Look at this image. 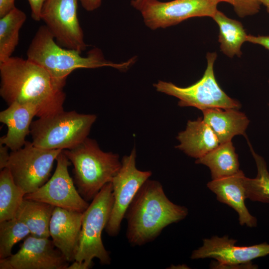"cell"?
Masks as SVG:
<instances>
[{
    "label": "cell",
    "instance_id": "603a6c76",
    "mask_svg": "<svg viewBox=\"0 0 269 269\" xmlns=\"http://www.w3.org/2000/svg\"><path fill=\"white\" fill-rule=\"evenodd\" d=\"M26 19V14L16 7L0 17V63L11 57Z\"/></svg>",
    "mask_w": 269,
    "mask_h": 269
},
{
    "label": "cell",
    "instance_id": "5b68a950",
    "mask_svg": "<svg viewBox=\"0 0 269 269\" xmlns=\"http://www.w3.org/2000/svg\"><path fill=\"white\" fill-rule=\"evenodd\" d=\"M97 117L63 110L32 121L30 134L32 143L47 149L73 148L87 137Z\"/></svg>",
    "mask_w": 269,
    "mask_h": 269
},
{
    "label": "cell",
    "instance_id": "3957f363",
    "mask_svg": "<svg viewBox=\"0 0 269 269\" xmlns=\"http://www.w3.org/2000/svg\"><path fill=\"white\" fill-rule=\"evenodd\" d=\"M26 55L27 59L43 68L63 87L67 77L76 69L111 67L125 71L134 62V58L120 63L109 61L98 48L89 51L86 56H82L81 53L77 50L59 45L45 25L38 28Z\"/></svg>",
    "mask_w": 269,
    "mask_h": 269
},
{
    "label": "cell",
    "instance_id": "836d02e7",
    "mask_svg": "<svg viewBox=\"0 0 269 269\" xmlns=\"http://www.w3.org/2000/svg\"><path fill=\"white\" fill-rule=\"evenodd\" d=\"M144 0H132L131 5L137 10H139Z\"/></svg>",
    "mask_w": 269,
    "mask_h": 269
},
{
    "label": "cell",
    "instance_id": "ba28073f",
    "mask_svg": "<svg viewBox=\"0 0 269 269\" xmlns=\"http://www.w3.org/2000/svg\"><path fill=\"white\" fill-rule=\"evenodd\" d=\"M62 151L40 148L26 141L22 147L10 152L6 167L24 193H31L49 180L53 163Z\"/></svg>",
    "mask_w": 269,
    "mask_h": 269
},
{
    "label": "cell",
    "instance_id": "ac0fdd59",
    "mask_svg": "<svg viewBox=\"0 0 269 269\" xmlns=\"http://www.w3.org/2000/svg\"><path fill=\"white\" fill-rule=\"evenodd\" d=\"M177 139L180 144L176 147L196 159L220 144L216 134L201 117L188 121L185 130L178 134Z\"/></svg>",
    "mask_w": 269,
    "mask_h": 269
},
{
    "label": "cell",
    "instance_id": "8fae6325",
    "mask_svg": "<svg viewBox=\"0 0 269 269\" xmlns=\"http://www.w3.org/2000/svg\"><path fill=\"white\" fill-rule=\"evenodd\" d=\"M79 0H46L41 20L61 46L81 53L87 45L77 14Z\"/></svg>",
    "mask_w": 269,
    "mask_h": 269
},
{
    "label": "cell",
    "instance_id": "6da1fadb",
    "mask_svg": "<svg viewBox=\"0 0 269 269\" xmlns=\"http://www.w3.org/2000/svg\"><path fill=\"white\" fill-rule=\"evenodd\" d=\"M0 95L8 105L18 103L33 106L38 118L64 110V87L28 59L11 56L0 63Z\"/></svg>",
    "mask_w": 269,
    "mask_h": 269
},
{
    "label": "cell",
    "instance_id": "30bf717a",
    "mask_svg": "<svg viewBox=\"0 0 269 269\" xmlns=\"http://www.w3.org/2000/svg\"><path fill=\"white\" fill-rule=\"evenodd\" d=\"M136 155L134 148L129 155L123 157L121 167L111 182L114 204L105 229L111 237L119 234L130 204L139 188L151 175L150 171H141L136 168Z\"/></svg>",
    "mask_w": 269,
    "mask_h": 269
},
{
    "label": "cell",
    "instance_id": "7a4b0ae2",
    "mask_svg": "<svg viewBox=\"0 0 269 269\" xmlns=\"http://www.w3.org/2000/svg\"><path fill=\"white\" fill-rule=\"evenodd\" d=\"M188 213L186 207L167 198L159 181L148 179L126 212L127 239L133 246L143 245L155 240L168 225L184 219Z\"/></svg>",
    "mask_w": 269,
    "mask_h": 269
},
{
    "label": "cell",
    "instance_id": "7c38bea8",
    "mask_svg": "<svg viewBox=\"0 0 269 269\" xmlns=\"http://www.w3.org/2000/svg\"><path fill=\"white\" fill-rule=\"evenodd\" d=\"M55 171L50 179L36 191L26 194L24 199L47 203L54 207L84 212L89 206L78 192L68 172L71 163L63 150L58 155Z\"/></svg>",
    "mask_w": 269,
    "mask_h": 269
},
{
    "label": "cell",
    "instance_id": "ffe728a7",
    "mask_svg": "<svg viewBox=\"0 0 269 269\" xmlns=\"http://www.w3.org/2000/svg\"><path fill=\"white\" fill-rule=\"evenodd\" d=\"M55 207L45 202L24 199L15 217L28 228L31 235L49 238V223Z\"/></svg>",
    "mask_w": 269,
    "mask_h": 269
},
{
    "label": "cell",
    "instance_id": "cb8c5ba5",
    "mask_svg": "<svg viewBox=\"0 0 269 269\" xmlns=\"http://www.w3.org/2000/svg\"><path fill=\"white\" fill-rule=\"evenodd\" d=\"M25 195L14 181L9 169L0 172V222L15 217Z\"/></svg>",
    "mask_w": 269,
    "mask_h": 269
},
{
    "label": "cell",
    "instance_id": "8992f818",
    "mask_svg": "<svg viewBox=\"0 0 269 269\" xmlns=\"http://www.w3.org/2000/svg\"><path fill=\"white\" fill-rule=\"evenodd\" d=\"M114 204L112 182L105 185L83 212L82 227L75 261L83 262L87 269L94 258L102 265H109L111 259L105 248L102 234L109 221Z\"/></svg>",
    "mask_w": 269,
    "mask_h": 269
},
{
    "label": "cell",
    "instance_id": "277c9868",
    "mask_svg": "<svg viewBox=\"0 0 269 269\" xmlns=\"http://www.w3.org/2000/svg\"><path fill=\"white\" fill-rule=\"evenodd\" d=\"M63 151L73 166L76 187L87 201H92L105 185L112 182L122 165L118 154L103 151L95 140L88 137Z\"/></svg>",
    "mask_w": 269,
    "mask_h": 269
},
{
    "label": "cell",
    "instance_id": "83f0119b",
    "mask_svg": "<svg viewBox=\"0 0 269 269\" xmlns=\"http://www.w3.org/2000/svg\"><path fill=\"white\" fill-rule=\"evenodd\" d=\"M31 10V17L35 21L41 20V12L46 0H27Z\"/></svg>",
    "mask_w": 269,
    "mask_h": 269
},
{
    "label": "cell",
    "instance_id": "484cf974",
    "mask_svg": "<svg viewBox=\"0 0 269 269\" xmlns=\"http://www.w3.org/2000/svg\"><path fill=\"white\" fill-rule=\"evenodd\" d=\"M30 234L27 226L16 217L0 222V259L10 256L14 245Z\"/></svg>",
    "mask_w": 269,
    "mask_h": 269
},
{
    "label": "cell",
    "instance_id": "4316f807",
    "mask_svg": "<svg viewBox=\"0 0 269 269\" xmlns=\"http://www.w3.org/2000/svg\"><path fill=\"white\" fill-rule=\"evenodd\" d=\"M231 4L237 15L241 18L257 14L262 4L260 0H218Z\"/></svg>",
    "mask_w": 269,
    "mask_h": 269
},
{
    "label": "cell",
    "instance_id": "4fadbf2b",
    "mask_svg": "<svg viewBox=\"0 0 269 269\" xmlns=\"http://www.w3.org/2000/svg\"><path fill=\"white\" fill-rule=\"evenodd\" d=\"M69 263L52 240L29 235L17 253L0 259V269H67Z\"/></svg>",
    "mask_w": 269,
    "mask_h": 269
},
{
    "label": "cell",
    "instance_id": "f1b7e54d",
    "mask_svg": "<svg viewBox=\"0 0 269 269\" xmlns=\"http://www.w3.org/2000/svg\"><path fill=\"white\" fill-rule=\"evenodd\" d=\"M247 41L261 45L269 51V35H248Z\"/></svg>",
    "mask_w": 269,
    "mask_h": 269
},
{
    "label": "cell",
    "instance_id": "4dcf8cb0",
    "mask_svg": "<svg viewBox=\"0 0 269 269\" xmlns=\"http://www.w3.org/2000/svg\"><path fill=\"white\" fill-rule=\"evenodd\" d=\"M102 0H79L83 7L87 11H93L101 5Z\"/></svg>",
    "mask_w": 269,
    "mask_h": 269
},
{
    "label": "cell",
    "instance_id": "2e32d148",
    "mask_svg": "<svg viewBox=\"0 0 269 269\" xmlns=\"http://www.w3.org/2000/svg\"><path fill=\"white\" fill-rule=\"evenodd\" d=\"M247 178L240 170L231 176L212 180L207 186L216 195L219 201L229 205L237 212L240 225L252 228L257 226V222L245 205Z\"/></svg>",
    "mask_w": 269,
    "mask_h": 269
},
{
    "label": "cell",
    "instance_id": "5bb4252c",
    "mask_svg": "<svg viewBox=\"0 0 269 269\" xmlns=\"http://www.w3.org/2000/svg\"><path fill=\"white\" fill-rule=\"evenodd\" d=\"M237 240L225 236L203 240V245L193 251L192 260L212 258L217 261L213 267H251V261L269 254V244L263 243L251 246H238Z\"/></svg>",
    "mask_w": 269,
    "mask_h": 269
},
{
    "label": "cell",
    "instance_id": "e575fe53",
    "mask_svg": "<svg viewBox=\"0 0 269 269\" xmlns=\"http://www.w3.org/2000/svg\"><path fill=\"white\" fill-rule=\"evenodd\" d=\"M262 4L266 7L267 11L269 14V0H260Z\"/></svg>",
    "mask_w": 269,
    "mask_h": 269
},
{
    "label": "cell",
    "instance_id": "1f68e13d",
    "mask_svg": "<svg viewBox=\"0 0 269 269\" xmlns=\"http://www.w3.org/2000/svg\"><path fill=\"white\" fill-rule=\"evenodd\" d=\"M15 0H0V17L5 15L15 6Z\"/></svg>",
    "mask_w": 269,
    "mask_h": 269
},
{
    "label": "cell",
    "instance_id": "d4e9b609",
    "mask_svg": "<svg viewBox=\"0 0 269 269\" xmlns=\"http://www.w3.org/2000/svg\"><path fill=\"white\" fill-rule=\"evenodd\" d=\"M247 141L257 168L256 177H247L246 179L247 198L254 201L269 203V172L267 163L264 158L254 151L248 139Z\"/></svg>",
    "mask_w": 269,
    "mask_h": 269
},
{
    "label": "cell",
    "instance_id": "d6a6232c",
    "mask_svg": "<svg viewBox=\"0 0 269 269\" xmlns=\"http://www.w3.org/2000/svg\"><path fill=\"white\" fill-rule=\"evenodd\" d=\"M67 269H87V268L83 262L74 261L68 266Z\"/></svg>",
    "mask_w": 269,
    "mask_h": 269
},
{
    "label": "cell",
    "instance_id": "e0dca14e",
    "mask_svg": "<svg viewBox=\"0 0 269 269\" xmlns=\"http://www.w3.org/2000/svg\"><path fill=\"white\" fill-rule=\"evenodd\" d=\"M36 108L29 104L13 103L0 113V122L7 127L6 134L0 138V143L11 151L22 147L30 134L32 119L37 116Z\"/></svg>",
    "mask_w": 269,
    "mask_h": 269
},
{
    "label": "cell",
    "instance_id": "d6986e66",
    "mask_svg": "<svg viewBox=\"0 0 269 269\" xmlns=\"http://www.w3.org/2000/svg\"><path fill=\"white\" fill-rule=\"evenodd\" d=\"M203 119L217 135L220 144L231 141L237 135L246 137L250 121L246 115L235 109H207L202 111Z\"/></svg>",
    "mask_w": 269,
    "mask_h": 269
},
{
    "label": "cell",
    "instance_id": "44dd1931",
    "mask_svg": "<svg viewBox=\"0 0 269 269\" xmlns=\"http://www.w3.org/2000/svg\"><path fill=\"white\" fill-rule=\"evenodd\" d=\"M195 163L209 168L212 180L231 176L240 170L238 155L231 141L220 143L203 156L197 159Z\"/></svg>",
    "mask_w": 269,
    "mask_h": 269
},
{
    "label": "cell",
    "instance_id": "d590c367",
    "mask_svg": "<svg viewBox=\"0 0 269 269\" xmlns=\"http://www.w3.org/2000/svg\"></svg>",
    "mask_w": 269,
    "mask_h": 269
},
{
    "label": "cell",
    "instance_id": "52a82bcc",
    "mask_svg": "<svg viewBox=\"0 0 269 269\" xmlns=\"http://www.w3.org/2000/svg\"><path fill=\"white\" fill-rule=\"evenodd\" d=\"M216 58V52L207 53V67L203 76L189 86L180 87L162 81L153 86L158 92L178 98L180 107H193L201 111L212 108L238 110L241 104L228 96L216 79L214 64Z\"/></svg>",
    "mask_w": 269,
    "mask_h": 269
},
{
    "label": "cell",
    "instance_id": "9c48e42d",
    "mask_svg": "<svg viewBox=\"0 0 269 269\" xmlns=\"http://www.w3.org/2000/svg\"><path fill=\"white\" fill-rule=\"evenodd\" d=\"M219 2L218 0H144L138 10L145 25L155 30L175 25L192 17L212 18Z\"/></svg>",
    "mask_w": 269,
    "mask_h": 269
},
{
    "label": "cell",
    "instance_id": "9a60e30c",
    "mask_svg": "<svg viewBox=\"0 0 269 269\" xmlns=\"http://www.w3.org/2000/svg\"><path fill=\"white\" fill-rule=\"evenodd\" d=\"M83 212L55 207L49 223V234L57 248L69 262L75 261L80 236Z\"/></svg>",
    "mask_w": 269,
    "mask_h": 269
},
{
    "label": "cell",
    "instance_id": "7402d4cb",
    "mask_svg": "<svg viewBox=\"0 0 269 269\" xmlns=\"http://www.w3.org/2000/svg\"><path fill=\"white\" fill-rule=\"evenodd\" d=\"M212 18L219 27L218 41L221 51L230 58L235 55L241 57L242 54L241 48L247 41L248 35L242 24L218 10Z\"/></svg>",
    "mask_w": 269,
    "mask_h": 269
},
{
    "label": "cell",
    "instance_id": "f546056e",
    "mask_svg": "<svg viewBox=\"0 0 269 269\" xmlns=\"http://www.w3.org/2000/svg\"><path fill=\"white\" fill-rule=\"evenodd\" d=\"M9 148L6 145L0 143V169L5 168L8 161L10 153L8 152Z\"/></svg>",
    "mask_w": 269,
    "mask_h": 269
}]
</instances>
